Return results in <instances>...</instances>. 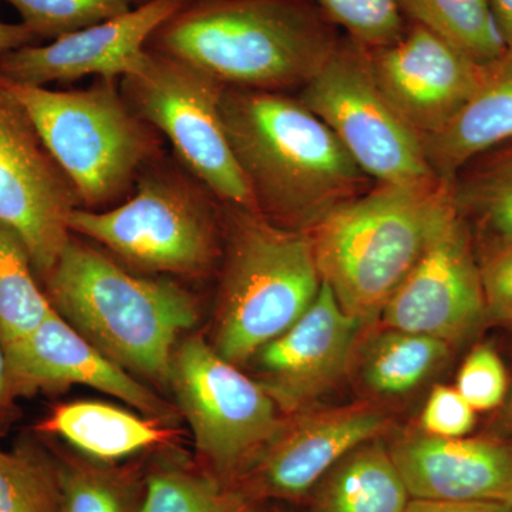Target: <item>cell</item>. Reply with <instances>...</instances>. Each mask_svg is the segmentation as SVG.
I'll use <instances>...</instances> for the list:
<instances>
[{
    "mask_svg": "<svg viewBox=\"0 0 512 512\" xmlns=\"http://www.w3.org/2000/svg\"><path fill=\"white\" fill-rule=\"evenodd\" d=\"M221 116L256 211L279 227L308 232L356 198L366 180L338 137L301 101L225 87Z\"/></svg>",
    "mask_w": 512,
    "mask_h": 512,
    "instance_id": "cell-1",
    "label": "cell"
},
{
    "mask_svg": "<svg viewBox=\"0 0 512 512\" xmlns=\"http://www.w3.org/2000/svg\"><path fill=\"white\" fill-rule=\"evenodd\" d=\"M309 0H184L147 49L200 67L231 89L279 92L305 84L336 39Z\"/></svg>",
    "mask_w": 512,
    "mask_h": 512,
    "instance_id": "cell-2",
    "label": "cell"
},
{
    "mask_svg": "<svg viewBox=\"0 0 512 512\" xmlns=\"http://www.w3.org/2000/svg\"><path fill=\"white\" fill-rule=\"evenodd\" d=\"M458 212L439 178L380 184L309 229L320 278L350 316L375 319Z\"/></svg>",
    "mask_w": 512,
    "mask_h": 512,
    "instance_id": "cell-3",
    "label": "cell"
},
{
    "mask_svg": "<svg viewBox=\"0 0 512 512\" xmlns=\"http://www.w3.org/2000/svg\"><path fill=\"white\" fill-rule=\"evenodd\" d=\"M43 282L53 309L101 353L131 375L168 386L181 333L198 320L187 289L131 274L74 234Z\"/></svg>",
    "mask_w": 512,
    "mask_h": 512,
    "instance_id": "cell-4",
    "label": "cell"
},
{
    "mask_svg": "<svg viewBox=\"0 0 512 512\" xmlns=\"http://www.w3.org/2000/svg\"><path fill=\"white\" fill-rule=\"evenodd\" d=\"M0 84L28 111L83 210L127 200L144 168L164 153L160 134L131 109L120 80L96 77L77 90Z\"/></svg>",
    "mask_w": 512,
    "mask_h": 512,
    "instance_id": "cell-5",
    "label": "cell"
},
{
    "mask_svg": "<svg viewBox=\"0 0 512 512\" xmlns=\"http://www.w3.org/2000/svg\"><path fill=\"white\" fill-rule=\"evenodd\" d=\"M227 211V258L212 346L241 366L302 318L322 278L308 232L279 227L258 212Z\"/></svg>",
    "mask_w": 512,
    "mask_h": 512,
    "instance_id": "cell-6",
    "label": "cell"
},
{
    "mask_svg": "<svg viewBox=\"0 0 512 512\" xmlns=\"http://www.w3.org/2000/svg\"><path fill=\"white\" fill-rule=\"evenodd\" d=\"M214 200L177 157L163 153L144 168L127 200L103 211L77 208L69 228L138 271L200 278L220 256Z\"/></svg>",
    "mask_w": 512,
    "mask_h": 512,
    "instance_id": "cell-7",
    "label": "cell"
},
{
    "mask_svg": "<svg viewBox=\"0 0 512 512\" xmlns=\"http://www.w3.org/2000/svg\"><path fill=\"white\" fill-rule=\"evenodd\" d=\"M124 99L174 156L225 207L256 211L232 153L221 116L224 84L187 60L146 49L136 69L121 77Z\"/></svg>",
    "mask_w": 512,
    "mask_h": 512,
    "instance_id": "cell-8",
    "label": "cell"
},
{
    "mask_svg": "<svg viewBox=\"0 0 512 512\" xmlns=\"http://www.w3.org/2000/svg\"><path fill=\"white\" fill-rule=\"evenodd\" d=\"M168 386L194 437L197 466L235 484L284 417L269 394L201 336L178 342Z\"/></svg>",
    "mask_w": 512,
    "mask_h": 512,
    "instance_id": "cell-9",
    "label": "cell"
},
{
    "mask_svg": "<svg viewBox=\"0 0 512 512\" xmlns=\"http://www.w3.org/2000/svg\"><path fill=\"white\" fill-rule=\"evenodd\" d=\"M299 101L332 130L367 177L380 184L437 178L421 137L377 86L367 50L352 40L336 43Z\"/></svg>",
    "mask_w": 512,
    "mask_h": 512,
    "instance_id": "cell-10",
    "label": "cell"
},
{
    "mask_svg": "<svg viewBox=\"0 0 512 512\" xmlns=\"http://www.w3.org/2000/svg\"><path fill=\"white\" fill-rule=\"evenodd\" d=\"M79 195L30 119L0 84V222L25 242L45 281L72 238Z\"/></svg>",
    "mask_w": 512,
    "mask_h": 512,
    "instance_id": "cell-11",
    "label": "cell"
},
{
    "mask_svg": "<svg viewBox=\"0 0 512 512\" xmlns=\"http://www.w3.org/2000/svg\"><path fill=\"white\" fill-rule=\"evenodd\" d=\"M389 424L387 414L370 403L312 406L288 414L235 485L256 500H302L330 468L377 440Z\"/></svg>",
    "mask_w": 512,
    "mask_h": 512,
    "instance_id": "cell-12",
    "label": "cell"
},
{
    "mask_svg": "<svg viewBox=\"0 0 512 512\" xmlns=\"http://www.w3.org/2000/svg\"><path fill=\"white\" fill-rule=\"evenodd\" d=\"M367 55L377 86L421 141L456 116L476 92L485 67L416 22L392 45Z\"/></svg>",
    "mask_w": 512,
    "mask_h": 512,
    "instance_id": "cell-13",
    "label": "cell"
},
{
    "mask_svg": "<svg viewBox=\"0 0 512 512\" xmlns=\"http://www.w3.org/2000/svg\"><path fill=\"white\" fill-rule=\"evenodd\" d=\"M480 266L460 212L431 242L384 306V326L451 343L466 338L484 319Z\"/></svg>",
    "mask_w": 512,
    "mask_h": 512,
    "instance_id": "cell-14",
    "label": "cell"
},
{
    "mask_svg": "<svg viewBox=\"0 0 512 512\" xmlns=\"http://www.w3.org/2000/svg\"><path fill=\"white\" fill-rule=\"evenodd\" d=\"M360 325L322 281L302 318L251 359L255 360L256 382L279 412L288 416L315 406L319 397L342 380Z\"/></svg>",
    "mask_w": 512,
    "mask_h": 512,
    "instance_id": "cell-15",
    "label": "cell"
},
{
    "mask_svg": "<svg viewBox=\"0 0 512 512\" xmlns=\"http://www.w3.org/2000/svg\"><path fill=\"white\" fill-rule=\"evenodd\" d=\"M184 0H148L124 15L52 42L0 55V82L47 87L83 77L120 80L136 69L148 40Z\"/></svg>",
    "mask_w": 512,
    "mask_h": 512,
    "instance_id": "cell-16",
    "label": "cell"
},
{
    "mask_svg": "<svg viewBox=\"0 0 512 512\" xmlns=\"http://www.w3.org/2000/svg\"><path fill=\"white\" fill-rule=\"evenodd\" d=\"M3 349L13 399L79 384L123 400L148 419L175 416V407L101 353L55 309L30 335Z\"/></svg>",
    "mask_w": 512,
    "mask_h": 512,
    "instance_id": "cell-17",
    "label": "cell"
},
{
    "mask_svg": "<svg viewBox=\"0 0 512 512\" xmlns=\"http://www.w3.org/2000/svg\"><path fill=\"white\" fill-rule=\"evenodd\" d=\"M389 451L412 498L512 505L511 440L412 434Z\"/></svg>",
    "mask_w": 512,
    "mask_h": 512,
    "instance_id": "cell-18",
    "label": "cell"
},
{
    "mask_svg": "<svg viewBox=\"0 0 512 512\" xmlns=\"http://www.w3.org/2000/svg\"><path fill=\"white\" fill-rule=\"evenodd\" d=\"M511 138L512 46L485 64L476 92L423 147L433 174L448 183L468 161Z\"/></svg>",
    "mask_w": 512,
    "mask_h": 512,
    "instance_id": "cell-19",
    "label": "cell"
},
{
    "mask_svg": "<svg viewBox=\"0 0 512 512\" xmlns=\"http://www.w3.org/2000/svg\"><path fill=\"white\" fill-rule=\"evenodd\" d=\"M56 434L80 453L100 463H113L164 443L170 431L160 421L103 402L57 406L39 426Z\"/></svg>",
    "mask_w": 512,
    "mask_h": 512,
    "instance_id": "cell-20",
    "label": "cell"
},
{
    "mask_svg": "<svg viewBox=\"0 0 512 512\" xmlns=\"http://www.w3.org/2000/svg\"><path fill=\"white\" fill-rule=\"evenodd\" d=\"M410 500L389 448L373 440L343 457L316 484L311 512H404Z\"/></svg>",
    "mask_w": 512,
    "mask_h": 512,
    "instance_id": "cell-21",
    "label": "cell"
},
{
    "mask_svg": "<svg viewBox=\"0 0 512 512\" xmlns=\"http://www.w3.org/2000/svg\"><path fill=\"white\" fill-rule=\"evenodd\" d=\"M264 503L198 466L170 461L144 478L140 512H268Z\"/></svg>",
    "mask_w": 512,
    "mask_h": 512,
    "instance_id": "cell-22",
    "label": "cell"
},
{
    "mask_svg": "<svg viewBox=\"0 0 512 512\" xmlns=\"http://www.w3.org/2000/svg\"><path fill=\"white\" fill-rule=\"evenodd\" d=\"M53 311L22 238L0 222V343L30 335Z\"/></svg>",
    "mask_w": 512,
    "mask_h": 512,
    "instance_id": "cell-23",
    "label": "cell"
},
{
    "mask_svg": "<svg viewBox=\"0 0 512 512\" xmlns=\"http://www.w3.org/2000/svg\"><path fill=\"white\" fill-rule=\"evenodd\" d=\"M447 355L443 340L389 329L367 350L363 380L377 394L399 396L416 389Z\"/></svg>",
    "mask_w": 512,
    "mask_h": 512,
    "instance_id": "cell-24",
    "label": "cell"
},
{
    "mask_svg": "<svg viewBox=\"0 0 512 512\" xmlns=\"http://www.w3.org/2000/svg\"><path fill=\"white\" fill-rule=\"evenodd\" d=\"M406 18L446 37L476 62L503 55L504 45L488 0H403Z\"/></svg>",
    "mask_w": 512,
    "mask_h": 512,
    "instance_id": "cell-25",
    "label": "cell"
},
{
    "mask_svg": "<svg viewBox=\"0 0 512 512\" xmlns=\"http://www.w3.org/2000/svg\"><path fill=\"white\" fill-rule=\"evenodd\" d=\"M104 464L69 460L60 466L62 512H140L144 481L133 471Z\"/></svg>",
    "mask_w": 512,
    "mask_h": 512,
    "instance_id": "cell-26",
    "label": "cell"
},
{
    "mask_svg": "<svg viewBox=\"0 0 512 512\" xmlns=\"http://www.w3.org/2000/svg\"><path fill=\"white\" fill-rule=\"evenodd\" d=\"M0 512H62L60 466L35 444L0 450Z\"/></svg>",
    "mask_w": 512,
    "mask_h": 512,
    "instance_id": "cell-27",
    "label": "cell"
},
{
    "mask_svg": "<svg viewBox=\"0 0 512 512\" xmlns=\"http://www.w3.org/2000/svg\"><path fill=\"white\" fill-rule=\"evenodd\" d=\"M40 43L52 42L143 5V0H5Z\"/></svg>",
    "mask_w": 512,
    "mask_h": 512,
    "instance_id": "cell-28",
    "label": "cell"
},
{
    "mask_svg": "<svg viewBox=\"0 0 512 512\" xmlns=\"http://www.w3.org/2000/svg\"><path fill=\"white\" fill-rule=\"evenodd\" d=\"M366 50L392 45L406 32L403 0H309Z\"/></svg>",
    "mask_w": 512,
    "mask_h": 512,
    "instance_id": "cell-29",
    "label": "cell"
},
{
    "mask_svg": "<svg viewBox=\"0 0 512 512\" xmlns=\"http://www.w3.org/2000/svg\"><path fill=\"white\" fill-rule=\"evenodd\" d=\"M457 207L471 208L501 242H512V153L454 192Z\"/></svg>",
    "mask_w": 512,
    "mask_h": 512,
    "instance_id": "cell-30",
    "label": "cell"
},
{
    "mask_svg": "<svg viewBox=\"0 0 512 512\" xmlns=\"http://www.w3.org/2000/svg\"><path fill=\"white\" fill-rule=\"evenodd\" d=\"M456 389L476 412L500 406L508 389L503 360L490 346H476L458 372Z\"/></svg>",
    "mask_w": 512,
    "mask_h": 512,
    "instance_id": "cell-31",
    "label": "cell"
},
{
    "mask_svg": "<svg viewBox=\"0 0 512 512\" xmlns=\"http://www.w3.org/2000/svg\"><path fill=\"white\" fill-rule=\"evenodd\" d=\"M476 424V410L448 386H436L421 414V427L429 436L441 439L466 437Z\"/></svg>",
    "mask_w": 512,
    "mask_h": 512,
    "instance_id": "cell-32",
    "label": "cell"
},
{
    "mask_svg": "<svg viewBox=\"0 0 512 512\" xmlns=\"http://www.w3.org/2000/svg\"><path fill=\"white\" fill-rule=\"evenodd\" d=\"M485 313L512 325V242L500 247L480 266Z\"/></svg>",
    "mask_w": 512,
    "mask_h": 512,
    "instance_id": "cell-33",
    "label": "cell"
},
{
    "mask_svg": "<svg viewBox=\"0 0 512 512\" xmlns=\"http://www.w3.org/2000/svg\"><path fill=\"white\" fill-rule=\"evenodd\" d=\"M404 512H512V505L491 501H448L412 498Z\"/></svg>",
    "mask_w": 512,
    "mask_h": 512,
    "instance_id": "cell-34",
    "label": "cell"
},
{
    "mask_svg": "<svg viewBox=\"0 0 512 512\" xmlns=\"http://www.w3.org/2000/svg\"><path fill=\"white\" fill-rule=\"evenodd\" d=\"M37 43V37L23 23H8L0 18V55Z\"/></svg>",
    "mask_w": 512,
    "mask_h": 512,
    "instance_id": "cell-35",
    "label": "cell"
},
{
    "mask_svg": "<svg viewBox=\"0 0 512 512\" xmlns=\"http://www.w3.org/2000/svg\"><path fill=\"white\" fill-rule=\"evenodd\" d=\"M488 5L504 45L512 46V0H488Z\"/></svg>",
    "mask_w": 512,
    "mask_h": 512,
    "instance_id": "cell-36",
    "label": "cell"
},
{
    "mask_svg": "<svg viewBox=\"0 0 512 512\" xmlns=\"http://www.w3.org/2000/svg\"><path fill=\"white\" fill-rule=\"evenodd\" d=\"M13 402L12 392H10L8 363H6L5 349L0 343V412L8 409Z\"/></svg>",
    "mask_w": 512,
    "mask_h": 512,
    "instance_id": "cell-37",
    "label": "cell"
},
{
    "mask_svg": "<svg viewBox=\"0 0 512 512\" xmlns=\"http://www.w3.org/2000/svg\"><path fill=\"white\" fill-rule=\"evenodd\" d=\"M274 512H288V511L282 510V508H275Z\"/></svg>",
    "mask_w": 512,
    "mask_h": 512,
    "instance_id": "cell-38",
    "label": "cell"
},
{
    "mask_svg": "<svg viewBox=\"0 0 512 512\" xmlns=\"http://www.w3.org/2000/svg\"><path fill=\"white\" fill-rule=\"evenodd\" d=\"M511 416H512V397H511Z\"/></svg>",
    "mask_w": 512,
    "mask_h": 512,
    "instance_id": "cell-39",
    "label": "cell"
},
{
    "mask_svg": "<svg viewBox=\"0 0 512 512\" xmlns=\"http://www.w3.org/2000/svg\"><path fill=\"white\" fill-rule=\"evenodd\" d=\"M146 2H148V0H143V3H146Z\"/></svg>",
    "mask_w": 512,
    "mask_h": 512,
    "instance_id": "cell-40",
    "label": "cell"
}]
</instances>
